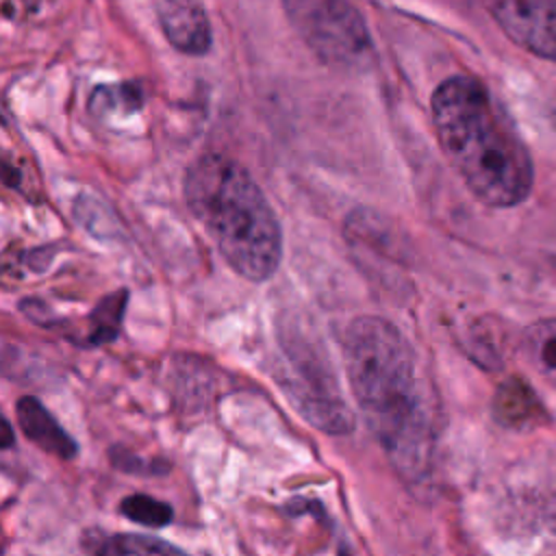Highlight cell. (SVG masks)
Listing matches in <instances>:
<instances>
[{"mask_svg": "<svg viewBox=\"0 0 556 556\" xmlns=\"http://www.w3.org/2000/svg\"><path fill=\"white\" fill-rule=\"evenodd\" d=\"M343 361L352 397L391 465L406 480H419L430 463L434 428L410 343L391 321L361 315L343 332Z\"/></svg>", "mask_w": 556, "mask_h": 556, "instance_id": "1", "label": "cell"}, {"mask_svg": "<svg viewBox=\"0 0 556 556\" xmlns=\"http://www.w3.org/2000/svg\"><path fill=\"white\" fill-rule=\"evenodd\" d=\"M430 109L445 159L482 204L510 208L530 195L532 156L480 80L445 78L434 89Z\"/></svg>", "mask_w": 556, "mask_h": 556, "instance_id": "2", "label": "cell"}, {"mask_svg": "<svg viewBox=\"0 0 556 556\" xmlns=\"http://www.w3.org/2000/svg\"><path fill=\"white\" fill-rule=\"evenodd\" d=\"M182 195L235 274L265 282L278 271L280 222L241 163L215 152L198 156L185 174Z\"/></svg>", "mask_w": 556, "mask_h": 556, "instance_id": "3", "label": "cell"}, {"mask_svg": "<svg viewBox=\"0 0 556 556\" xmlns=\"http://www.w3.org/2000/svg\"><path fill=\"white\" fill-rule=\"evenodd\" d=\"M285 13L306 46L328 65L358 70L371 56V37L350 0H282Z\"/></svg>", "mask_w": 556, "mask_h": 556, "instance_id": "4", "label": "cell"}, {"mask_svg": "<svg viewBox=\"0 0 556 556\" xmlns=\"http://www.w3.org/2000/svg\"><path fill=\"white\" fill-rule=\"evenodd\" d=\"M285 363L287 371L282 374V387L300 415L321 432H352L354 415L343 402L337 380L332 371H328L324 358H319V354L308 345H300L295 341L285 348Z\"/></svg>", "mask_w": 556, "mask_h": 556, "instance_id": "5", "label": "cell"}, {"mask_svg": "<svg viewBox=\"0 0 556 556\" xmlns=\"http://www.w3.org/2000/svg\"><path fill=\"white\" fill-rule=\"evenodd\" d=\"M506 33L534 56L556 61V0H482Z\"/></svg>", "mask_w": 556, "mask_h": 556, "instance_id": "6", "label": "cell"}, {"mask_svg": "<svg viewBox=\"0 0 556 556\" xmlns=\"http://www.w3.org/2000/svg\"><path fill=\"white\" fill-rule=\"evenodd\" d=\"M156 15L167 41L182 54H206L211 24L200 0H156Z\"/></svg>", "mask_w": 556, "mask_h": 556, "instance_id": "7", "label": "cell"}, {"mask_svg": "<svg viewBox=\"0 0 556 556\" xmlns=\"http://www.w3.org/2000/svg\"><path fill=\"white\" fill-rule=\"evenodd\" d=\"M17 426L22 434L41 447L46 454H52L61 460H72L78 456V443L70 432L52 417V413L33 395H24L15 402Z\"/></svg>", "mask_w": 556, "mask_h": 556, "instance_id": "8", "label": "cell"}, {"mask_svg": "<svg viewBox=\"0 0 556 556\" xmlns=\"http://www.w3.org/2000/svg\"><path fill=\"white\" fill-rule=\"evenodd\" d=\"M523 352L534 371L556 389V317L539 319L526 328Z\"/></svg>", "mask_w": 556, "mask_h": 556, "instance_id": "9", "label": "cell"}, {"mask_svg": "<svg viewBox=\"0 0 556 556\" xmlns=\"http://www.w3.org/2000/svg\"><path fill=\"white\" fill-rule=\"evenodd\" d=\"M126 302H128V293L122 289V291H115V293L102 298L93 306V311L89 315V337H87L89 345L111 343L119 334Z\"/></svg>", "mask_w": 556, "mask_h": 556, "instance_id": "10", "label": "cell"}, {"mask_svg": "<svg viewBox=\"0 0 556 556\" xmlns=\"http://www.w3.org/2000/svg\"><path fill=\"white\" fill-rule=\"evenodd\" d=\"M96 554H111V556H124V554H182L180 547L154 539L148 534H113L109 539H102L96 547H91Z\"/></svg>", "mask_w": 556, "mask_h": 556, "instance_id": "11", "label": "cell"}, {"mask_svg": "<svg viewBox=\"0 0 556 556\" xmlns=\"http://www.w3.org/2000/svg\"><path fill=\"white\" fill-rule=\"evenodd\" d=\"M532 391L519 380H506L495 395V417L506 426H519L528 419V408H532Z\"/></svg>", "mask_w": 556, "mask_h": 556, "instance_id": "12", "label": "cell"}, {"mask_svg": "<svg viewBox=\"0 0 556 556\" xmlns=\"http://www.w3.org/2000/svg\"><path fill=\"white\" fill-rule=\"evenodd\" d=\"M119 513L126 519L148 526V528H165L174 517V510L169 504H165L156 497H150L146 493H135V495L124 497L119 502Z\"/></svg>", "mask_w": 556, "mask_h": 556, "instance_id": "13", "label": "cell"}, {"mask_svg": "<svg viewBox=\"0 0 556 556\" xmlns=\"http://www.w3.org/2000/svg\"><path fill=\"white\" fill-rule=\"evenodd\" d=\"M141 106V91L137 85H115V87H98L91 96L89 109L98 117H106L111 111L132 113Z\"/></svg>", "mask_w": 556, "mask_h": 556, "instance_id": "14", "label": "cell"}, {"mask_svg": "<svg viewBox=\"0 0 556 556\" xmlns=\"http://www.w3.org/2000/svg\"><path fill=\"white\" fill-rule=\"evenodd\" d=\"M111 460H113L115 467H119V471L139 473V476H156V473H165L169 469L167 463L143 460V458L130 454L128 450H113L111 452Z\"/></svg>", "mask_w": 556, "mask_h": 556, "instance_id": "15", "label": "cell"}, {"mask_svg": "<svg viewBox=\"0 0 556 556\" xmlns=\"http://www.w3.org/2000/svg\"><path fill=\"white\" fill-rule=\"evenodd\" d=\"M4 424V439H2V447L7 450V447H11L13 445V430H11V424L4 419L2 421Z\"/></svg>", "mask_w": 556, "mask_h": 556, "instance_id": "16", "label": "cell"}, {"mask_svg": "<svg viewBox=\"0 0 556 556\" xmlns=\"http://www.w3.org/2000/svg\"><path fill=\"white\" fill-rule=\"evenodd\" d=\"M549 119H552V126L556 128V96L552 100V109H549Z\"/></svg>", "mask_w": 556, "mask_h": 556, "instance_id": "17", "label": "cell"}]
</instances>
